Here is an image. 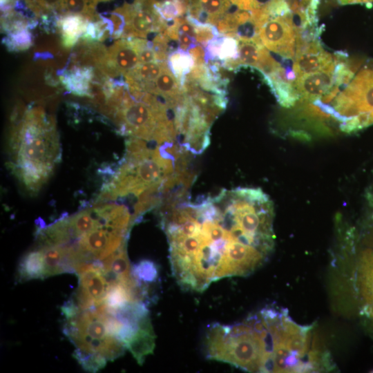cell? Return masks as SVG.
Returning <instances> with one entry per match:
<instances>
[{
    "label": "cell",
    "mask_w": 373,
    "mask_h": 373,
    "mask_svg": "<svg viewBox=\"0 0 373 373\" xmlns=\"http://www.w3.org/2000/svg\"><path fill=\"white\" fill-rule=\"evenodd\" d=\"M126 241L114 253L102 261V266L111 283L128 282L133 277L126 252Z\"/></svg>",
    "instance_id": "obj_12"
},
{
    "label": "cell",
    "mask_w": 373,
    "mask_h": 373,
    "mask_svg": "<svg viewBox=\"0 0 373 373\" xmlns=\"http://www.w3.org/2000/svg\"><path fill=\"white\" fill-rule=\"evenodd\" d=\"M87 19L79 15H65L58 23L62 43L64 47L70 48L75 45L81 36L86 31Z\"/></svg>",
    "instance_id": "obj_17"
},
{
    "label": "cell",
    "mask_w": 373,
    "mask_h": 373,
    "mask_svg": "<svg viewBox=\"0 0 373 373\" xmlns=\"http://www.w3.org/2000/svg\"><path fill=\"white\" fill-rule=\"evenodd\" d=\"M45 274L44 258L39 247L27 253L21 260L18 269L19 282L33 279H44Z\"/></svg>",
    "instance_id": "obj_14"
},
{
    "label": "cell",
    "mask_w": 373,
    "mask_h": 373,
    "mask_svg": "<svg viewBox=\"0 0 373 373\" xmlns=\"http://www.w3.org/2000/svg\"><path fill=\"white\" fill-rule=\"evenodd\" d=\"M336 59V55L334 57L323 49L318 39L299 41L294 60L296 78L323 70L334 64Z\"/></svg>",
    "instance_id": "obj_10"
},
{
    "label": "cell",
    "mask_w": 373,
    "mask_h": 373,
    "mask_svg": "<svg viewBox=\"0 0 373 373\" xmlns=\"http://www.w3.org/2000/svg\"><path fill=\"white\" fill-rule=\"evenodd\" d=\"M133 274L140 280L153 283L158 278L157 267L155 263L149 260H144L135 265L132 267Z\"/></svg>",
    "instance_id": "obj_20"
},
{
    "label": "cell",
    "mask_w": 373,
    "mask_h": 373,
    "mask_svg": "<svg viewBox=\"0 0 373 373\" xmlns=\"http://www.w3.org/2000/svg\"><path fill=\"white\" fill-rule=\"evenodd\" d=\"M361 287L365 305L364 313L373 318V251L367 250L361 262Z\"/></svg>",
    "instance_id": "obj_16"
},
{
    "label": "cell",
    "mask_w": 373,
    "mask_h": 373,
    "mask_svg": "<svg viewBox=\"0 0 373 373\" xmlns=\"http://www.w3.org/2000/svg\"><path fill=\"white\" fill-rule=\"evenodd\" d=\"M167 64L178 80L184 85L187 75L194 67V61L191 55L180 48L169 53Z\"/></svg>",
    "instance_id": "obj_18"
},
{
    "label": "cell",
    "mask_w": 373,
    "mask_h": 373,
    "mask_svg": "<svg viewBox=\"0 0 373 373\" xmlns=\"http://www.w3.org/2000/svg\"><path fill=\"white\" fill-rule=\"evenodd\" d=\"M188 53L191 55L194 61V66H200L206 64L207 55L206 50L203 46L200 44H195L191 46L188 50Z\"/></svg>",
    "instance_id": "obj_23"
},
{
    "label": "cell",
    "mask_w": 373,
    "mask_h": 373,
    "mask_svg": "<svg viewBox=\"0 0 373 373\" xmlns=\"http://www.w3.org/2000/svg\"><path fill=\"white\" fill-rule=\"evenodd\" d=\"M188 15L202 23L216 26L235 6L232 0H189Z\"/></svg>",
    "instance_id": "obj_11"
},
{
    "label": "cell",
    "mask_w": 373,
    "mask_h": 373,
    "mask_svg": "<svg viewBox=\"0 0 373 373\" xmlns=\"http://www.w3.org/2000/svg\"><path fill=\"white\" fill-rule=\"evenodd\" d=\"M146 41L139 38L115 41L107 49L106 60L98 69L107 76H126L140 64V52Z\"/></svg>",
    "instance_id": "obj_8"
},
{
    "label": "cell",
    "mask_w": 373,
    "mask_h": 373,
    "mask_svg": "<svg viewBox=\"0 0 373 373\" xmlns=\"http://www.w3.org/2000/svg\"><path fill=\"white\" fill-rule=\"evenodd\" d=\"M44 254V278L63 273H75L67 249L63 246L39 247Z\"/></svg>",
    "instance_id": "obj_13"
},
{
    "label": "cell",
    "mask_w": 373,
    "mask_h": 373,
    "mask_svg": "<svg viewBox=\"0 0 373 373\" xmlns=\"http://www.w3.org/2000/svg\"><path fill=\"white\" fill-rule=\"evenodd\" d=\"M338 3L341 5H350V4H365L370 5L373 3V0H337Z\"/></svg>",
    "instance_id": "obj_24"
},
{
    "label": "cell",
    "mask_w": 373,
    "mask_h": 373,
    "mask_svg": "<svg viewBox=\"0 0 373 373\" xmlns=\"http://www.w3.org/2000/svg\"><path fill=\"white\" fill-rule=\"evenodd\" d=\"M160 216L173 275L186 290L201 292L222 278L247 276L274 248V207L253 188L184 200L162 209Z\"/></svg>",
    "instance_id": "obj_1"
},
{
    "label": "cell",
    "mask_w": 373,
    "mask_h": 373,
    "mask_svg": "<svg viewBox=\"0 0 373 373\" xmlns=\"http://www.w3.org/2000/svg\"><path fill=\"white\" fill-rule=\"evenodd\" d=\"M36 11L40 12L54 8L59 10L62 0H28Z\"/></svg>",
    "instance_id": "obj_22"
},
{
    "label": "cell",
    "mask_w": 373,
    "mask_h": 373,
    "mask_svg": "<svg viewBox=\"0 0 373 373\" xmlns=\"http://www.w3.org/2000/svg\"><path fill=\"white\" fill-rule=\"evenodd\" d=\"M319 71L303 75L296 78L294 87L298 102L309 105L325 95L332 88L335 80V69L338 60Z\"/></svg>",
    "instance_id": "obj_9"
},
{
    "label": "cell",
    "mask_w": 373,
    "mask_h": 373,
    "mask_svg": "<svg viewBox=\"0 0 373 373\" xmlns=\"http://www.w3.org/2000/svg\"><path fill=\"white\" fill-rule=\"evenodd\" d=\"M333 119L339 129L350 133L373 124V68L361 70L320 113Z\"/></svg>",
    "instance_id": "obj_6"
},
{
    "label": "cell",
    "mask_w": 373,
    "mask_h": 373,
    "mask_svg": "<svg viewBox=\"0 0 373 373\" xmlns=\"http://www.w3.org/2000/svg\"><path fill=\"white\" fill-rule=\"evenodd\" d=\"M65 318L64 333L75 350L100 355L111 361L124 353L126 347L113 334L108 313L101 305L80 309L75 305Z\"/></svg>",
    "instance_id": "obj_5"
},
{
    "label": "cell",
    "mask_w": 373,
    "mask_h": 373,
    "mask_svg": "<svg viewBox=\"0 0 373 373\" xmlns=\"http://www.w3.org/2000/svg\"><path fill=\"white\" fill-rule=\"evenodd\" d=\"M238 57L233 63L231 69H237L241 66L256 68L266 48L260 39H238Z\"/></svg>",
    "instance_id": "obj_15"
},
{
    "label": "cell",
    "mask_w": 373,
    "mask_h": 373,
    "mask_svg": "<svg viewBox=\"0 0 373 373\" xmlns=\"http://www.w3.org/2000/svg\"><path fill=\"white\" fill-rule=\"evenodd\" d=\"M76 274L79 287L72 300L77 307L87 309L102 305L111 285L102 262L85 265Z\"/></svg>",
    "instance_id": "obj_7"
},
{
    "label": "cell",
    "mask_w": 373,
    "mask_h": 373,
    "mask_svg": "<svg viewBox=\"0 0 373 373\" xmlns=\"http://www.w3.org/2000/svg\"><path fill=\"white\" fill-rule=\"evenodd\" d=\"M8 166L30 193L38 192L61 157L55 122L41 107L27 109L10 133Z\"/></svg>",
    "instance_id": "obj_3"
},
{
    "label": "cell",
    "mask_w": 373,
    "mask_h": 373,
    "mask_svg": "<svg viewBox=\"0 0 373 373\" xmlns=\"http://www.w3.org/2000/svg\"><path fill=\"white\" fill-rule=\"evenodd\" d=\"M186 165L187 154L173 144L153 148L146 140L131 137L124 157L99 200L132 195L138 198L137 206L149 210L162 202L169 181Z\"/></svg>",
    "instance_id": "obj_2"
},
{
    "label": "cell",
    "mask_w": 373,
    "mask_h": 373,
    "mask_svg": "<svg viewBox=\"0 0 373 373\" xmlns=\"http://www.w3.org/2000/svg\"><path fill=\"white\" fill-rule=\"evenodd\" d=\"M73 356L84 370L91 372L102 369L108 361L100 355L86 353L77 350H75Z\"/></svg>",
    "instance_id": "obj_19"
},
{
    "label": "cell",
    "mask_w": 373,
    "mask_h": 373,
    "mask_svg": "<svg viewBox=\"0 0 373 373\" xmlns=\"http://www.w3.org/2000/svg\"><path fill=\"white\" fill-rule=\"evenodd\" d=\"M266 334L260 312L242 323H214L206 335L207 357L247 372H265L268 361Z\"/></svg>",
    "instance_id": "obj_4"
},
{
    "label": "cell",
    "mask_w": 373,
    "mask_h": 373,
    "mask_svg": "<svg viewBox=\"0 0 373 373\" xmlns=\"http://www.w3.org/2000/svg\"><path fill=\"white\" fill-rule=\"evenodd\" d=\"M5 40L7 47L12 50L27 49L32 41L30 33L26 29L11 32Z\"/></svg>",
    "instance_id": "obj_21"
}]
</instances>
